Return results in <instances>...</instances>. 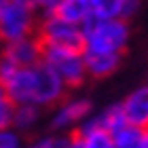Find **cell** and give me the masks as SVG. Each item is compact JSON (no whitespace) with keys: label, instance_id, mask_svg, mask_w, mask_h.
Here are the masks:
<instances>
[{"label":"cell","instance_id":"cell-1","mask_svg":"<svg viewBox=\"0 0 148 148\" xmlns=\"http://www.w3.org/2000/svg\"><path fill=\"white\" fill-rule=\"evenodd\" d=\"M6 95L13 106H36V108H51L64 102L68 95V87L59 80L47 66L40 62L30 68H17L9 80H4Z\"/></svg>","mask_w":148,"mask_h":148},{"label":"cell","instance_id":"cell-2","mask_svg":"<svg viewBox=\"0 0 148 148\" xmlns=\"http://www.w3.org/2000/svg\"><path fill=\"white\" fill-rule=\"evenodd\" d=\"M83 28V51L87 53H119L123 55L129 42V23L123 19L89 17Z\"/></svg>","mask_w":148,"mask_h":148},{"label":"cell","instance_id":"cell-3","mask_svg":"<svg viewBox=\"0 0 148 148\" xmlns=\"http://www.w3.org/2000/svg\"><path fill=\"white\" fill-rule=\"evenodd\" d=\"M40 21V11L30 0H4L0 9V36L6 42L34 36Z\"/></svg>","mask_w":148,"mask_h":148},{"label":"cell","instance_id":"cell-4","mask_svg":"<svg viewBox=\"0 0 148 148\" xmlns=\"http://www.w3.org/2000/svg\"><path fill=\"white\" fill-rule=\"evenodd\" d=\"M42 64L49 68L62 83L72 89L80 87L87 78V68L83 51L76 49H55V47H45L42 51Z\"/></svg>","mask_w":148,"mask_h":148},{"label":"cell","instance_id":"cell-5","mask_svg":"<svg viewBox=\"0 0 148 148\" xmlns=\"http://www.w3.org/2000/svg\"><path fill=\"white\" fill-rule=\"evenodd\" d=\"M36 36L42 47L83 51V28L57 15H40Z\"/></svg>","mask_w":148,"mask_h":148},{"label":"cell","instance_id":"cell-6","mask_svg":"<svg viewBox=\"0 0 148 148\" xmlns=\"http://www.w3.org/2000/svg\"><path fill=\"white\" fill-rule=\"evenodd\" d=\"M93 114L91 102L85 97H66L64 102L55 106V112L51 116L53 133H68L70 129L78 127L87 116Z\"/></svg>","mask_w":148,"mask_h":148},{"label":"cell","instance_id":"cell-7","mask_svg":"<svg viewBox=\"0 0 148 148\" xmlns=\"http://www.w3.org/2000/svg\"><path fill=\"white\" fill-rule=\"evenodd\" d=\"M42 51H45V47L38 40V36L34 34V36H28L21 40L6 42L0 55H4L17 68H30V66H36L42 62Z\"/></svg>","mask_w":148,"mask_h":148},{"label":"cell","instance_id":"cell-8","mask_svg":"<svg viewBox=\"0 0 148 148\" xmlns=\"http://www.w3.org/2000/svg\"><path fill=\"white\" fill-rule=\"evenodd\" d=\"M121 110H123L125 123L146 129L148 127V87H140V89L131 91L123 102H121Z\"/></svg>","mask_w":148,"mask_h":148},{"label":"cell","instance_id":"cell-9","mask_svg":"<svg viewBox=\"0 0 148 148\" xmlns=\"http://www.w3.org/2000/svg\"><path fill=\"white\" fill-rule=\"evenodd\" d=\"M93 17L99 19H129L140 11L142 0H89Z\"/></svg>","mask_w":148,"mask_h":148},{"label":"cell","instance_id":"cell-10","mask_svg":"<svg viewBox=\"0 0 148 148\" xmlns=\"http://www.w3.org/2000/svg\"><path fill=\"white\" fill-rule=\"evenodd\" d=\"M74 136L83 142L85 148H114V144H112V133L104 131L102 127L97 125V121H95L93 114H91V116H87L83 123L76 127Z\"/></svg>","mask_w":148,"mask_h":148},{"label":"cell","instance_id":"cell-11","mask_svg":"<svg viewBox=\"0 0 148 148\" xmlns=\"http://www.w3.org/2000/svg\"><path fill=\"white\" fill-rule=\"evenodd\" d=\"M83 59H85L87 76L106 78L119 70L123 55H119V53H87V51H83Z\"/></svg>","mask_w":148,"mask_h":148},{"label":"cell","instance_id":"cell-12","mask_svg":"<svg viewBox=\"0 0 148 148\" xmlns=\"http://www.w3.org/2000/svg\"><path fill=\"white\" fill-rule=\"evenodd\" d=\"M53 15L62 17L66 21H70V23L83 25L93 13H91V2L89 0H64Z\"/></svg>","mask_w":148,"mask_h":148},{"label":"cell","instance_id":"cell-13","mask_svg":"<svg viewBox=\"0 0 148 148\" xmlns=\"http://www.w3.org/2000/svg\"><path fill=\"white\" fill-rule=\"evenodd\" d=\"M40 114H42V110L36 108V106H28V104L15 106V110H13V125L11 127L15 131H19V133L32 131L38 125Z\"/></svg>","mask_w":148,"mask_h":148},{"label":"cell","instance_id":"cell-14","mask_svg":"<svg viewBox=\"0 0 148 148\" xmlns=\"http://www.w3.org/2000/svg\"><path fill=\"white\" fill-rule=\"evenodd\" d=\"M93 116H95L97 125L108 133H114L123 125H127L125 116H123V110H121V104H112L108 108H104L102 112H93Z\"/></svg>","mask_w":148,"mask_h":148},{"label":"cell","instance_id":"cell-15","mask_svg":"<svg viewBox=\"0 0 148 148\" xmlns=\"http://www.w3.org/2000/svg\"><path fill=\"white\" fill-rule=\"evenodd\" d=\"M142 136L144 129L133 125H123L112 133V144L114 148H142Z\"/></svg>","mask_w":148,"mask_h":148},{"label":"cell","instance_id":"cell-16","mask_svg":"<svg viewBox=\"0 0 148 148\" xmlns=\"http://www.w3.org/2000/svg\"><path fill=\"white\" fill-rule=\"evenodd\" d=\"M13 110H15V106H13V102L6 95L4 85L0 83V131L9 129L13 125Z\"/></svg>","mask_w":148,"mask_h":148},{"label":"cell","instance_id":"cell-17","mask_svg":"<svg viewBox=\"0 0 148 148\" xmlns=\"http://www.w3.org/2000/svg\"><path fill=\"white\" fill-rule=\"evenodd\" d=\"M0 148H23V138L21 133L15 131L13 127L0 131Z\"/></svg>","mask_w":148,"mask_h":148},{"label":"cell","instance_id":"cell-18","mask_svg":"<svg viewBox=\"0 0 148 148\" xmlns=\"http://www.w3.org/2000/svg\"><path fill=\"white\" fill-rule=\"evenodd\" d=\"M64 0H42V2L38 4V11H40V15H53L57 9H59V4H62Z\"/></svg>","mask_w":148,"mask_h":148},{"label":"cell","instance_id":"cell-19","mask_svg":"<svg viewBox=\"0 0 148 148\" xmlns=\"http://www.w3.org/2000/svg\"><path fill=\"white\" fill-rule=\"evenodd\" d=\"M68 148H85V146H83V142H80V140L72 133V142H70V146H68Z\"/></svg>","mask_w":148,"mask_h":148},{"label":"cell","instance_id":"cell-20","mask_svg":"<svg viewBox=\"0 0 148 148\" xmlns=\"http://www.w3.org/2000/svg\"><path fill=\"white\" fill-rule=\"evenodd\" d=\"M142 148H148V127L144 129V136H142Z\"/></svg>","mask_w":148,"mask_h":148},{"label":"cell","instance_id":"cell-21","mask_svg":"<svg viewBox=\"0 0 148 148\" xmlns=\"http://www.w3.org/2000/svg\"><path fill=\"white\" fill-rule=\"evenodd\" d=\"M2 49H4V38L0 36V53H2Z\"/></svg>","mask_w":148,"mask_h":148},{"label":"cell","instance_id":"cell-22","mask_svg":"<svg viewBox=\"0 0 148 148\" xmlns=\"http://www.w3.org/2000/svg\"><path fill=\"white\" fill-rule=\"evenodd\" d=\"M23 148H40V146H38V144H36V142H32V144H30V146H23Z\"/></svg>","mask_w":148,"mask_h":148},{"label":"cell","instance_id":"cell-23","mask_svg":"<svg viewBox=\"0 0 148 148\" xmlns=\"http://www.w3.org/2000/svg\"><path fill=\"white\" fill-rule=\"evenodd\" d=\"M30 2H32V4H36V9H38V4L42 2V0H30Z\"/></svg>","mask_w":148,"mask_h":148},{"label":"cell","instance_id":"cell-24","mask_svg":"<svg viewBox=\"0 0 148 148\" xmlns=\"http://www.w3.org/2000/svg\"><path fill=\"white\" fill-rule=\"evenodd\" d=\"M2 4H4V0H0V9H2Z\"/></svg>","mask_w":148,"mask_h":148},{"label":"cell","instance_id":"cell-25","mask_svg":"<svg viewBox=\"0 0 148 148\" xmlns=\"http://www.w3.org/2000/svg\"><path fill=\"white\" fill-rule=\"evenodd\" d=\"M146 87H148V83H146Z\"/></svg>","mask_w":148,"mask_h":148}]
</instances>
